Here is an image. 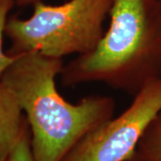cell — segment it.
I'll return each instance as SVG.
<instances>
[{"label":"cell","instance_id":"1","mask_svg":"<svg viewBox=\"0 0 161 161\" xmlns=\"http://www.w3.org/2000/svg\"><path fill=\"white\" fill-rule=\"evenodd\" d=\"M63 67V58L25 53L0 78L26 115L36 161H62L87 133L114 115L115 101L108 96L91 95L77 103L64 99L56 85Z\"/></svg>","mask_w":161,"mask_h":161},{"label":"cell","instance_id":"2","mask_svg":"<svg viewBox=\"0 0 161 161\" xmlns=\"http://www.w3.org/2000/svg\"><path fill=\"white\" fill-rule=\"evenodd\" d=\"M108 16L98 46L64 64L61 82H100L134 96L161 76V2L112 0Z\"/></svg>","mask_w":161,"mask_h":161},{"label":"cell","instance_id":"3","mask_svg":"<svg viewBox=\"0 0 161 161\" xmlns=\"http://www.w3.org/2000/svg\"><path fill=\"white\" fill-rule=\"evenodd\" d=\"M112 0H69L58 6L41 0L33 4L29 19L8 18V54L39 53L55 58L84 55L96 48L105 33L104 23Z\"/></svg>","mask_w":161,"mask_h":161},{"label":"cell","instance_id":"4","mask_svg":"<svg viewBox=\"0 0 161 161\" xmlns=\"http://www.w3.org/2000/svg\"><path fill=\"white\" fill-rule=\"evenodd\" d=\"M161 113V76L147 82L120 115L87 133L62 161H125Z\"/></svg>","mask_w":161,"mask_h":161},{"label":"cell","instance_id":"5","mask_svg":"<svg viewBox=\"0 0 161 161\" xmlns=\"http://www.w3.org/2000/svg\"><path fill=\"white\" fill-rule=\"evenodd\" d=\"M27 124L17 98L0 80V161L7 159Z\"/></svg>","mask_w":161,"mask_h":161},{"label":"cell","instance_id":"6","mask_svg":"<svg viewBox=\"0 0 161 161\" xmlns=\"http://www.w3.org/2000/svg\"><path fill=\"white\" fill-rule=\"evenodd\" d=\"M136 153L142 161H161V113L144 132Z\"/></svg>","mask_w":161,"mask_h":161},{"label":"cell","instance_id":"7","mask_svg":"<svg viewBox=\"0 0 161 161\" xmlns=\"http://www.w3.org/2000/svg\"><path fill=\"white\" fill-rule=\"evenodd\" d=\"M14 5V0H0V78L16 58V56L6 54L3 49V37L6 34L8 13Z\"/></svg>","mask_w":161,"mask_h":161},{"label":"cell","instance_id":"8","mask_svg":"<svg viewBox=\"0 0 161 161\" xmlns=\"http://www.w3.org/2000/svg\"><path fill=\"white\" fill-rule=\"evenodd\" d=\"M6 161H36L31 148V133L29 124L25 126L21 138Z\"/></svg>","mask_w":161,"mask_h":161},{"label":"cell","instance_id":"9","mask_svg":"<svg viewBox=\"0 0 161 161\" xmlns=\"http://www.w3.org/2000/svg\"><path fill=\"white\" fill-rule=\"evenodd\" d=\"M37 1H39V0H16L17 4L20 6H27V5H31V4L33 5Z\"/></svg>","mask_w":161,"mask_h":161},{"label":"cell","instance_id":"10","mask_svg":"<svg viewBox=\"0 0 161 161\" xmlns=\"http://www.w3.org/2000/svg\"><path fill=\"white\" fill-rule=\"evenodd\" d=\"M125 161H142V160L140 158V157L138 156V154L135 152V153H134V154H133V155H132L131 158H128V159H126Z\"/></svg>","mask_w":161,"mask_h":161},{"label":"cell","instance_id":"11","mask_svg":"<svg viewBox=\"0 0 161 161\" xmlns=\"http://www.w3.org/2000/svg\"><path fill=\"white\" fill-rule=\"evenodd\" d=\"M160 2H161V0H160Z\"/></svg>","mask_w":161,"mask_h":161}]
</instances>
